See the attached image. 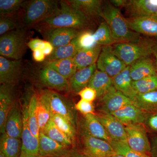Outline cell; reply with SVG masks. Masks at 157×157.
<instances>
[{
    "instance_id": "obj_1",
    "label": "cell",
    "mask_w": 157,
    "mask_h": 157,
    "mask_svg": "<svg viewBox=\"0 0 157 157\" xmlns=\"http://www.w3.org/2000/svg\"><path fill=\"white\" fill-rule=\"evenodd\" d=\"M91 19L76 9H73L67 1H60L58 11L52 16L34 27L38 29L48 28H69L84 30L89 29Z\"/></svg>"
},
{
    "instance_id": "obj_2",
    "label": "cell",
    "mask_w": 157,
    "mask_h": 157,
    "mask_svg": "<svg viewBox=\"0 0 157 157\" xmlns=\"http://www.w3.org/2000/svg\"><path fill=\"white\" fill-rule=\"evenodd\" d=\"M101 17L109 26L116 44L137 42L141 38L140 34L129 28L120 10L109 2L103 3Z\"/></svg>"
},
{
    "instance_id": "obj_3",
    "label": "cell",
    "mask_w": 157,
    "mask_h": 157,
    "mask_svg": "<svg viewBox=\"0 0 157 157\" xmlns=\"http://www.w3.org/2000/svg\"><path fill=\"white\" fill-rule=\"evenodd\" d=\"M60 8V2L55 0L26 1L19 20L21 27H34L41 21L56 13Z\"/></svg>"
},
{
    "instance_id": "obj_4",
    "label": "cell",
    "mask_w": 157,
    "mask_h": 157,
    "mask_svg": "<svg viewBox=\"0 0 157 157\" xmlns=\"http://www.w3.org/2000/svg\"><path fill=\"white\" fill-rule=\"evenodd\" d=\"M157 41V39L141 37L137 42L114 44L113 52L127 66H130L139 59L152 55Z\"/></svg>"
},
{
    "instance_id": "obj_5",
    "label": "cell",
    "mask_w": 157,
    "mask_h": 157,
    "mask_svg": "<svg viewBox=\"0 0 157 157\" xmlns=\"http://www.w3.org/2000/svg\"><path fill=\"white\" fill-rule=\"evenodd\" d=\"M39 97L49 109L51 115L57 114L61 116L76 127L75 105L73 106L67 98L51 89L42 90Z\"/></svg>"
},
{
    "instance_id": "obj_6",
    "label": "cell",
    "mask_w": 157,
    "mask_h": 157,
    "mask_svg": "<svg viewBox=\"0 0 157 157\" xmlns=\"http://www.w3.org/2000/svg\"><path fill=\"white\" fill-rule=\"evenodd\" d=\"M25 29L18 28L1 36V56L16 60L21 59L27 46Z\"/></svg>"
},
{
    "instance_id": "obj_7",
    "label": "cell",
    "mask_w": 157,
    "mask_h": 157,
    "mask_svg": "<svg viewBox=\"0 0 157 157\" xmlns=\"http://www.w3.org/2000/svg\"><path fill=\"white\" fill-rule=\"evenodd\" d=\"M127 143L133 150L149 155L151 143L147 131L143 124H132L125 125Z\"/></svg>"
},
{
    "instance_id": "obj_8",
    "label": "cell",
    "mask_w": 157,
    "mask_h": 157,
    "mask_svg": "<svg viewBox=\"0 0 157 157\" xmlns=\"http://www.w3.org/2000/svg\"><path fill=\"white\" fill-rule=\"evenodd\" d=\"M96 65L98 70L107 73L112 78L119 74L127 67L116 55L112 45L102 47Z\"/></svg>"
},
{
    "instance_id": "obj_9",
    "label": "cell",
    "mask_w": 157,
    "mask_h": 157,
    "mask_svg": "<svg viewBox=\"0 0 157 157\" xmlns=\"http://www.w3.org/2000/svg\"><path fill=\"white\" fill-rule=\"evenodd\" d=\"M55 48L69 44L76 39L81 30L69 28H48L36 29Z\"/></svg>"
},
{
    "instance_id": "obj_10",
    "label": "cell",
    "mask_w": 157,
    "mask_h": 157,
    "mask_svg": "<svg viewBox=\"0 0 157 157\" xmlns=\"http://www.w3.org/2000/svg\"><path fill=\"white\" fill-rule=\"evenodd\" d=\"M82 148L81 151L87 157H107L116 153L107 140L81 134Z\"/></svg>"
},
{
    "instance_id": "obj_11",
    "label": "cell",
    "mask_w": 157,
    "mask_h": 157,
    "mask_svg": "<svg viewBox=\"0 0 157 157\" xmlns=\"http://www.w3.org/2000/svg\"><path fill=\"white\" fill-rule=\"evenodd\" d=\"M99 99L98 109L102 113L110 114L133 104L131 99L117 90L115 87Z\"/></svg>"
},
{
    "instance_id": "obj_12",
    "label": "cell",
    "mask_w": 157,
    "mask_h": 157,
    "mask_svg": "<svg viewBox=\"0 0 157 157\" xmlns=\"http://www.w3.org/2000/svg\"><path fill=\"white\" fill-rule=\"evenodd\" d=\"M28 105L24 107L22 112L23 128L21 140L22 147L20 157H38L39 139L31 132L29 128L27 118Z\"/></svg>"
},
{
    "instance_id": "obj_13",
    "label": "cell",
    "mask_w": 157,
    "mask_h": 157,
    "mask_svg": "<svg viewBox=\"0 0 157 157\" xmlns=\"http://www.w3.org/2000/svg\"><path fill=\"white\" fill-rule=\"evenodd\" d=\"M21 60H16L0 56V83L14 85L22 73Z\"/></svg>"
},
{
    "instance_id": "obj_14",
    "label": "cell",
    "mask_w": 157,
    "mask_h": 157,
    "mask_svg": "<svg viewBox=\"0 0 157 157\" xmlns=\"http://www.w3.org/2000/svg\"><path fill=\"white\" fill-rule=\"evenodd\" d=\"M75 147H68L58 143L40 132L38 157H63Z\"/></svg>"
},
{
    "instance_id": "obj_15",
    "label": "cell",
    "mask_w": 157,
    "mask_h": 157,
    "mask_svg": "<svg viewBox=\"0 0 157 157\" xmlns=\"http://www.w3.org/2000/svg\"><path fill=\"white\" fill-rule=\"evenodd\" d=\"M95 115L106 130L111 140L127 142L125 125L109 113H100Z\"/></svg>"
},
{
    "instance_id": "obj_16",
    "label": "cell",
    "mask_w": 157,
    "mask_h": 157,
    "mask_svg": "<svg viewBox=\"0 0 157 157\" xmlns=\"http://www.w3.org/2000/svg\"><path fill=\"white\" fill-rule=\"evenodd\" d=\"M124 8L129 17H157V0H129Z\"/></svg>"
},
{
    "instance_id": "obj_17",
    "label": "cell",
    "mask_w": 157,
    "mask_h": 157,
    "mask_svg": "<svg viewBox=\"0 0 157 157\" xmlns=\"http://www.w3.org/2000/svg\"><path fill=\"white\" fill-rule=\"evenodd\" d=\"M39 81L48 88L62 91L67 90L68 79L55 70L45 66L38 73Z\"/></svg>"
},
{
    "instance_id": "obj_18",
    "label": "cell",
    "mask_w": 157,
    "mask_h": 157,
    "mask_svg": "<svg viewBox=\"0 0 157 157\" xmlns=\"http://www.w3.org/2000/svg\"><path fill=\"white\" fill-rule=\"evenodd\" d=\"M13 86L11 85L1 84L0 86V132L1 134L6 133L7 118L14 104Z\"/></svg>"
},
{
    "instance_id": "obj_19",
    "label": "cell",
    "mask_w": 157,
    "mask_h": 157,
    "mask_svg": "<svg viewBox=\"0 0 157 157\" xmlns=\"http://www.w3.org/2000/svg\"><path fill=\"white\" fill-rule=\"evenodd\" d=\"M129 28L138 34L157 37V17H147L126 18Z\"/></svg>"
},
{
    "instance_id": "obj_20",
    "label": "cell",
    "mask_w": 157,
    "mask_h": 157,
    "mask_svg": "<svg viewBox=\"0 0 157 157\" xmlns=\"http://www.w3.org/2000/svg\"><path fill=\"white\" fill-rule=\"evenodd\" d=\"M130 74L133 81L157 75L155 62L150 56L137 60L130 66Z\"/></svg>"
},
{
    "instance_id": "obj_21",
    "label": "cell",
    "mask_w": 157,
    "mask_h": 157,
    "mask_svg": "<svg viewBox=\"0 0 157 157\" xmlns=\"http://www.w3.org/2000/svg\"><path fill=\"white\" fill-rule=\"evenodd\" d=\"M81 134L103 139L109 142L112 140L95 114L83 115L81 124Z\"/></svg>"
},
{
    "instance_id": "obj_22",
    "label": "cell",
    "mask_w": 157,
    "mask_h": 157,
    "mask_svg": "<svg viewBox=\"0 0 157 157\" xmlns=\"http://www.w3.org/2000/svg\"><path fill=\"white\" fill-rule=\"evenodd\" d=\"M96 70V63L87 67L77 70L75 74L68 79L67 90L78 94L82 90L87 87L92 76Z\"/></svg>"
},
{
    "instance_id": "obj_23",
    "label": "cell",
    "mask_w": 157,
    "mask_h": 157,
    "mask_svg": "<svg viewBox=\"0 0 157 157\" xmlns=\"http://www.w3.org/2000/svg\"><path fill=\"white\" fill-rule=\"evenodd\" d=\"M124 125L144 124L145 112L133 104H129L116 112L110 113Z\"/></svg>"
},
{
    "instance_id": "obj_24",
    "label": "cell",
    "mask_w": 157,
    "mask_h": 157,
    "mask_svg": "<svg viewBox=\"0 0 157 157\" xmlns=\"http://www.w3.org/2000/svg\"><path fill=\"white\" fill-rule=\"evenodd\" d=\"M73 9L91 19L101 17L103 1L100 0H69L67 1Z\"/></svg>"
},
{
    "instance_id": "obj_25",
    "label": "cell",
    "mask_w": 157,
    "mask_h": 157,
    "mask_svg": "<svg viewBox=\"0 0 157 157\" xmlns=\"http://www.w3.org/2000/svg\"><path fill=\"white\" fill-rule=\"evenodd\" d=\"M23 128L22 114L17 104L14 103L6 121V133L11 137L21 138Z\"/></svg>"
},
{
    "instance_id": "obj_26",
    "label": "cell",
    "mask_w": 157,
    "mask_h": 157,
    "mask_svg": "<svg viewBox=\"0 0 157 157\" xmlns=\"http://www.w3.org/2000/svg\"><path fill=\"white\" fill-rule=\"evenodd\" d=\"M88 86L95 90L98 98H101L114 87L113 78L98 69L92 76Z\"/></svg>"
},
{
    "instance_id": "obj_27",
    "label": "cell",
    "mask_w": 157,
    "mask_h": 157,
    "mask_svg": "<svg viewBox=\"0 0 157 157\" xmlns=\"http://www.w3.org/2000/svg\"><path fill=\"white\" fill-rule=\"evenodd\" d=\"M113 78L116 89L132 100L137 95L133 86V80L130 74V66H127Z\"/></svg>"
},
{
    "instance_id": "obj_28",
    "label": "cell",
    "mask_w": 157,
    "mask_h": 157,
    "mask_svg": "<svg viewBox=\"0 0 157 157\" xmlns=\"http://www.w3.org/2000/svg\"><path fill=\"white\" fill-rule=\"evenodd\" d=\"M102 46L97 45L93 48L81 49L73 58L77 70L87 67L96 63Z\"/></svg>"
},
{
    "instance_id": "obj_29",
    "label": "cell",
    "mask_w": 157,
    "mask_h": 157,
    "mask_svg": "<svg viewBox=\"0 0 157 157\" xmlns=\"http://www.w3.org/2000/svg\"><path fill=\"white\" fill-rule=\"evenodd\" d=\"M22 147L21 138H14L6 133L1 134L0 151L6 157H20Z\"/></svg>"
},
{
    "instance_id": "obj_30",
    "label": "cell",
    "mask_w": 157,
    "mask_h": 157,
    "mask_svg": "<svg viewBox=\"0 0 157 157\" xmlns=\"http://www.w3.org/2000/svg\"><path fill=\"white\" fill-rule=\"evenodd\" d=\"M132 101L134 105L144 112L157 111V90L137 94Z\"/></svg>"
},
{
    "instance_id": "obj_31",
    "label": "cell",
    "mask_w": 157,
    "mask_h": 157,
    "mask_svg": "<svg viewBox=\"0 0 157 157\" xmlns=\"http://www.w3.org/2000/svg\"><path fill=\"white\" fill-rule=\"evenodd\" d=\"M45 66L55 70L68 79H70L77 70L73 58L48 61Z\"/></svg>"
},
{
    "instance_id": "obj_32",
    "label": "cell",
    "mask_w": 157,
    "mask_h": 157,
    "mask_svg": "<svg viewBox=\"0 0 157 157\" xmlns=\"http://www.w3.org/2000/svg\"><path fill=\"white\" fill-rule=\"evenodd\" d=\"M44 135L58 143L68 147H74L75 144L56 125L52 119L48 121L42 132Z\"/></svg>"
},
{
    "instance_id": "obj_33",
    "label": "cell",
    "mask_w": 157,
    "mask_h": 157,
    "mask_svg": "<svg viewBox=\"0 0 157 157\" xmlns=\"http://www.w3.org/2000/svg\"><path fill=\"white\" fill-rule=\"evenodd\" d=\"M77 37L67 45L55 48L52 53L48 56V61L73 58L80 50L77 43Z\"/></svg>"
},
{
    "instance_id": "obj_34",
    "label": "cell",
    "mask_w": 157,
    "mask_h": 157,
    "mask_svg": "<svg viewBox=\"0 0 157 157\" xmlns=\"http://www.w3.org/2000/svg\"><path fill=\"white\" fill-rule=\"evenodd\" d=\"M38 96L33 94L28 104L27 118L29 128L34 136L39 139L40 130L37 116V106Z\"/></svg>"
},
{
    "instance_id": "obj_35",
    "label": "cell",
    "mask_w": 157,
    "mask_h": 157,
    "mask_svg": "<svg viewBox=\"0 0 157 157\" xmlns=\"http://www.w3.org/2000/svg\"><path fill=\"white\" fill-rule=\"evenodd\" d=\"M94 37L96 44L102 47L116 44L109 26L105 21L101 22L94 32Z\"/></svg>"
},
{
    "instance_id": "obj_36",
    "label": "cell",
    "mask_w": 157,
    "mask_h": 157,
    "mask_svg": "<svg viewBox=\"0 0 157 157\" xmlns=\"http://www.w3.org/2000/svg\"><path fill=\"white\" fill-rule=\"evenodd\" d=\"M26 1L23 0H0L1 16H14L23 9Z\"/></svg>"
},
{
    "instance_id": "obj_37",
    "label": "cell",
    "mask_w": 157,
    "mask_h": 157,
    "mask_svg": "<svg viewBox=\"0 0 157 157\" xmlns=\"http://www.w3.org/2000/svg\"><path fill=\"white\" fill-rule=\"evenodd\" d=\"M133 86L137 94L157 90V75L133 81Z\"/></svg>"
},
{
    "instance_id": "obj_38",
    "label": "cell",
    "mask_w": 157,
    "mask_h": 157,
    "mask_svg": "<svg viewBox=\"0 0 157 157\" xmlns=\"http://www.w3.org/2000/svg\"><path fill=\"white\" fill-rule=\"evenodd\" d=\"M51 119L63 133L70 137L75 144L76 139V127L74 126L71 123L65 118L57 114L51 115Z\"/></svg>"
},
{
    "instance_id": "obj_39",
    "label": "cell",
    "mask_w": 157,
    "mask_h": 157,
    "mask_svg": "<svg viewBox=\"0 0 157 157\" xmlns=\"http://www.w3.org/2000/svg\"><path fill=\"white\" fill-rule=\"evenodd\" d=\"M109 143L116 153L123 155L125 157H151L149 155L133 150L126 142L112 140Z\"/></svg>"
},
{
    "instance_id": "obj_40",
    "label": "cell",
    "mask_w": 157,
    "mask_h": 157,
    "mask_svg": "<svg viewBox=\"0 0 157 157\" xmlns=\"http://www.w3.org/2000/svg\"><path fill=\"white\" fill-rule=\"evenodd\" d=\"M37 116L40 132H42L51 118V114L46 105L38 96Z\"/></svg>"
},
{
    "instance_id": "obj_41",
    "label": "cell",
    "mask_w": 157,
    "mask_h": 157,
    "mask_svg": "<svg viewBox=\"0 0 157 157\" xmlns=\"http://www.w3.org/2000/svg\"><path fill=\"white\" fill-rule=\"evenodd\" d=\"M94 32L89 29L81 31L77 37V43L80 50L93 48L98 45L94 37Z\"/></svg>"
},
{
    "instance_id": "obj_42",
    "label": "cell",
    "mask_w": 157,
    "mask_h": 157,
    "mask_svg": "<svg viewBox=\"0 0 157 157\" xmlns=\"http://www.w3.org/2000/svg\"><path fill=\"white\" fill-rule=\"evenodd\" d=\"M21 27L19 19L14 16H1L0 17V35L14 30Z\"/></svg>"
},
{
    "instance_id": "obj_43",
    "label": "cell",
    "mask_w": 157,
    "mask_h": 157,
    "mask_svg": "<svg viewBox=\"0 0 157 157\" xmlns=\"http://www.w3.org/2000/svg\"><path fill=\"white\" fill-rule=\"evenodd\" d=\"M143 124L147 132L157 134V111L145 113Z\"/></svg>"
},
{
    "instance_id": "obj_44",
    "label": "cell",
    "mask_w": 157,
    "mask_h": 157,
    "mask_svg": "<svg viewBox=\"0 0 157 157\" xmlns=\"http://www.w3.org/2000/svg\"><path fill=\"white\" fill-rule=\"evenodd\" d=\"M75 109L83 115L89 114H95V106L93 102H89L82 99H80L75 104Z\"/></svg>"
},
{
    "instance_id": "obj_45",
    "label": "cell",
    "mask_w": 157,
    "mask_h": 157,
    "mask_svg": "<svg viewBox=\"0 0 157 157\" xmlns=\"http://www.w3.org/2000/svg\"><path fill=\"white\" fill-rule=\"evenodd\" d=\"M81 99L89 102H93L97 98V93L93 88L87 86L78 93Z\"/></svg>"
},
{
    "instance_id": "obj_46",
    "label": "cell",
    "mask_w": 157,
    "mask_h": 157,
    "mask_svg": "<svg viewBox=\"0 0 157 157\" xmlns=\"http://www.w3.org/2000/svg\"><path fill=\"white\" fill-rule=\"evenodd\" d=\"M45 45V40L36 38L31 39L27 42V46L30 48L31 50L34 51L37 49H41L43 50Z\"/></svg>"
},
{
    "instance_id": "obj_47",
    "label": "cell",
    "mask_w": 157,
    "mask_h": 157,
    "mask_svg": "<svg viewBox=\"0 0 157 157\" xmlns=\"http://www.w3.org/2000/svg\"><path fill=\"white\" fill-rule=\"evenodd\" d=\"M33 58L35 61L42 62L44 61L46 58V56L41 49H37L33 51Z\"/></svg>"
},
{
    "instance_id": "obj_48",
    "label": "cell",
    "mask_w": 157,
    "mask_h": 157,
    "mask_svg": "<svg viewBox=\"0 0 157 157\" xmlns=\"http://www.w3.org/2000/svg\"><path fill=\"white\" fill-rule=\"evenodd\" d=\"M150 143V156L151 157H157V135L152 137Z\"/></svg>"
},
{
    "instance_id": "obj_49",
    "label": "cell",
    "mask_w": 157,
    "mask_h": 157,
    "mask_svg": "<svg viewBox=\"0 0 157 157\" xmlns=\"http://www.w3.org/2000/svg\"><path fill=\"white\" fill-rule=\"evenodd\" d=\"M54 48L53 45L50 42L45 40V45L42 51L46 56H49L53 52Z\"/></svg>"
},
{
    "instance_id": "obj_50",
    "label": "cell",
    "mask_w": 157,
    "mask_h": 157,
    "mask_svg": "<svg viewBox=\"0 0 157 157\" xmlns=\"http://www.w3.org/2000/svg\"><path fill=\"white\" fill-rule=\"evenodd\" d=\"M63 157H87L81 151L78 150L76 149L73 148L70 153Z\"/></svg>"
},
{
    "instance_id": "obj_51",
    "label": "cell",
    "mask_w": 157,
    "mask_h": 157,
    "mask_svg": "<svg viewBox=\"0 0 157 157\" xmlns=\"http://www.w3.org/2000/svg\"><path fill=\"white\" fill-rule=\"evenodd\" d=\"M127 0H111L109 1L110 4L114 6L116 8H124L126 5Z\"/></svg>"
},
{
    "instance_id": "obj_52",
    "label": "cell",
    "mask_w": 157,
    "mask_h": 157,
    "mask_svg": "<svg viewBox=\"0 0 157 157\" xmlns=\"http://www.w3.org/2000/svg\"><path fill=\"white\" fill-rule=\"evenodd\" d=\"M152 55L155 57V62L157 67V41L155 44L154 47L153 49Z\"/></svg>"
},
{
    "instance_id": "obj_53",
    "label": "cell",
    "mask_w": 157,
    "mask_h": 157,
    "mask_svg": "<svg viewBox=\"0 0 157 157\" xmlns=\"http://www.w3.org/2000/svg\"><path fill=\"white\" fill-rule=\"evenodd\" d=\"M107 157H125L123 155L119 154L116 153L114 154L111 155Z\"/></svg>"
},
{
    "instance_id": "obj_54",
    "label": "cell",
    "mask_w": 157,
    "mask_h": 157,
    "mask_svg": "<svg viewBox=\"0 0 157 157\" xmlns=\"http://www.w3.org/2000/svg\"><path fill=\"white\" fill-rule=\"evenodd\" d=\"M0 157H6L4 154L1 151H0Z\"/></svg>"
}]
</instances>
